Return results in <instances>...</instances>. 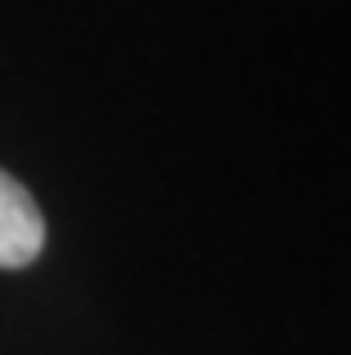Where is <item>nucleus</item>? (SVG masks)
<instances>
[{
    "label": "nucleus",
    "mask_w": 351,
    "mask_h": 355,
    "mask_svg": "<svg viewBox=\"0 0 351 355\" xmlns=\"http://www.w3.org/2000/svg\"><path fill=\"white\" fill-rule=\"evenodd\" d=\"M46 246L42 205L14 173L0 168V269H28Z\"/></svg>",
    "instance_id": "nucleus-1"
}]
</instances>
